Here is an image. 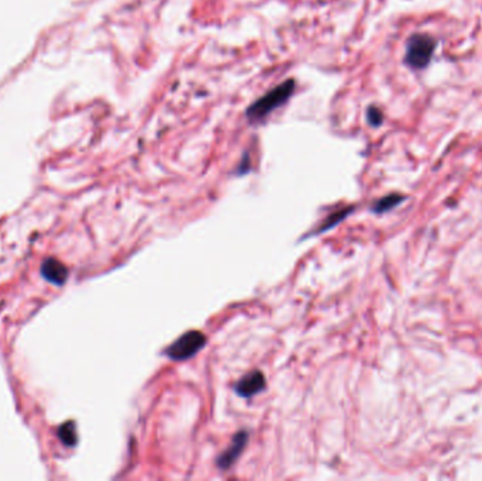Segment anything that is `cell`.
Returning <instances> with one entry per match:
<instances>
[{
  "label": "cell",
  "instance_id": "obj_1",
  "mask_svg": "<svg viewBox=\"0 0 482 481\" xmlns=\"http://www.w3.org/2000/svg\"><path fill=\"white\" fill-rule=\"evenodd\" d=\"M295 81L288 80L282 84H279L278 86L272 88L268 93L263 95L260 99H257L256 102L250 105V108L245 112L247 119L254 123V121H261L267 116H269L271 112L275 109L281 108L284 104H287V100L292 96L295 91Z\"/></svg>",
  "mask_w": 482,
  "mask_h": 481
},
{
  "label": "cell",
  "instance_id": "obj_2",
  "mask_svg": "<svg viewBox=\"0 0 482 481\" xmlns=\"http://www.w3.org/2000/svg\"><path fill=\"white\" fill-rule=\"evenodd\" d=\"M437 41L429 34H413L409 37L408 43H406V54H405V62L412 69H424L433 54L436 51Z\"/></svg>",
  "mask_w": 482,
  "mask_h": 481
},
{
  "label": "cell",
  "instance_id": "obj_3",
  "mask_svg": "<svg viewBox=\"0 0 482 481\" xmlns=\"http://www.w3.org/2000/svg\"><path fill=\"white\" fill-rule=\"evenodd\" d=\"M205 343H206L205 335L197 331H191L182 335L178 340H175L165 350V354L171 360H175V362L186 360L195 356L199 350H202Z\"/></svg>",
  "mask_w": 482,
  "mask_h": 481
},
{
  "label": "cell",
  "instance_id": "obj_4",
  "mask_svg": "<svg viewBox=\"0 0 482 481\" xmlns=\"http://www.w3.org/2000/svg\"><path fill=\"white\" fill-rule=\"evenodd\" d=\"M247 442H248V432L247 430H240L239 434L234 435L228 449L224 450L217 458V466L221 470L232 467L236 463V460L239 459V456L243 453Z\"/></svg>",
  "mask_w": 482,
  "mask_h": 481
},
{
  "label": "cell",
  "instance_id": "obj_5",
  "mask_svg": "<svg viewBox=\"0 0 482 481\" xmlns=\"http://www.w3.org/2000/svg\"><path fill=\"white\" fill-rule=\"evenodd\" d=\"M265 388V377L261 371H251L245 374L236 384L234 390L240 397L250 398Z\"/></svg>",
  "mask_w": 482,
  "mask_h": 481
},
{
  "label": "cell",
  "instance_id": "obj_6",
  "mask_svg": "<svg viewBox=\"0 0 482 481\" xmlns=\"http://www.w3.org/2000/svg\"><path fill=\"white\" fill-rule=\"evenodd\" d=\"M403 199L405 198L402 195H398V193H391L388 196H384L383 199H379L378 202H375L374 207H372V212H375V213H385V212L394 209L395 207H398Z\"/></svg>",
  "mask_w": 482,
  "mask_h": 481
},
{
  "label": "cell",
  "instance_id": "obj_7",
  "mask_svg": "<svg viewBox=\"0 0 482 481\" xmlns=\"http://www.w3.org/2000/svg\"><path fill=\"white\" fill-rule=\"evenodd\" d=\"M351 211H352V208H347V209H341L340 212H336V213H333V215H330V216L324 220V223H323V226L319 229V232H326V231H328V229H332V227H335V226H336L339 222H341L346 216H348V215L351 213Z\"/></svg>",
  "mask_w": 482,
  "mask_h": 481
},
{
  "label": "cell",
  "instance_id": "obj_8",
  "mask_svg": "<svg viewBox=\"0 0 482 481\" xmlns=\"http://www.w3.org/2000/svg\"><path fill=\"white\" fill-rule=\"evenodd\" d=\"M367 120L371 126H374V128H378V126H381V123L384 121L383 112H381L376 106H370L367 109Z\"/></svg>",
  "mask_w": 482,
  "mask_h": 481
}]
</instances>
